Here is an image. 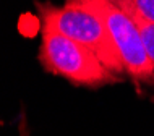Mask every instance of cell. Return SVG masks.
Returning a JSON list of instances; mask_svg holds the SVG:
<instances>
[{
  "label": "cell",
  "mask_w": 154,
  "mask_h": 136,
  "mask_svg": "<svg viewBox=\"0 0 154 136\" xmlns=\"http://www.w3.org/2000/svg\"><path fill=\"white\" fill-rule=\"evenodd\" d=\"M42 29L55 31L91 49L114 75H123L125 65L99 11L85 0H66L65 5L41 8Z\"/></svg>",
  "instance_id": "obj_1"
},
{
  "label": "cell",
  "mask_w": 154,
  "mask_h": 136,
  "mask_svg": "<svg viewBox=\"0 0 154 136\" xmlns=\"http://www.w3.org/2000/svg\"><path fill=\"white\" fill-rule=\"evenodd\" d=\"M39 60L47 71L81 86H102L117 81L91 49L55 31L42 29Z\"/></svg>",
  "instance_id": "obj_2"
},
{
  "label": "cell",
  "mask_w": 154,
  "mask_h": 136,
  "mask_svg": "<svg viewBox=\"0 0 154 136\" xmlns=\"http://www.w3.org/2000/svg\"><path fill=\"white\" fill-rule=\"evenodd\" d=\"M104 18L110 36L122 55L127 75L136 81L154 83V67L131 15L114 0H85Z\"/></svg>",
  "instance_id": "obj_3"
},
{
  "label": "cell",
  "mask_w": 154,
  "mask_h": 136,
  "mask_svg": "<svg viewBox=\"0 0 154 136\" xmlns=\"http://www.w3.org/2000/svg\"><path fill=\"white\" fill-rule=\"evenodd\" d=\"M114 2H117L120 7H123L125 10L131 15V18L135 20L136 26H138V29H140L141 39H143V42H144V47H146L148 57H149V60H151V63L154 67V23L148 21V20L143 18L140 13H136V11L133 10L125 0H114Z\"/></svg>",
  "instance_id": "obj_4"
},
{
  "label": "cell",
  "mask_w": 154,
  "mask_h": 136,
  "mask_svg": "<svg viewBox=\"0 0 154 136\" xmlns=\"http://www.w3.org/2000/svg\"><path fill=\"white\" fill-rule=\"evenodd\" d=\"M136 13L154 23V0H125Z\"/></svg>",
  "instance_id": "obj_5"
}]
</instances>
